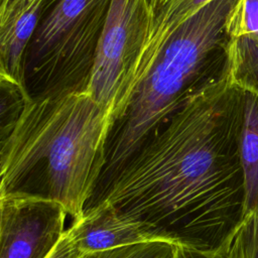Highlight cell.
<instances>
[{
    "instance_id": "1",
    "label": "cell",
    "mask_w": 258,
    "mask_h": 258,
    "mask_svg": "<svg viewBox=\"0 0 258 258\" xmlns=\"http://www.w3.org/2000/svg\"><path fill=\"white\" fill-rule=\"evenodd\" d=\"M243 120L244 91L226 72L185 99L105 202L155 241L227 253L244 217Z\"/></svg>"
},
{
    "instance_id": "2",
    "label": "cell",
    "mask_w": 258,
    "mask_h": 258,
    "mask_svg": "<svg viewBox=\"0 0 258 258\" xmlns=\"http://www.w3.org/2000/svg\"><path fill=\"white\" fill-rule=\"evenodd\" d=\"M112 127L110 114L87 91L31 97L1 139L0 197L56 202L80 219Z\"/></svg>"
},
{
    "instance_id": "3",
    "label": "cell",
    "mask_w": 258,
    "mask_h": 258,
    "mask_svg": "<svg viewBox=\"0 0 258 258\" xmlns=\"http://www.w3.org/2000/svg\"><path fill=\"white\" fill-rule=\"evenodd\" d=\"M239 0H213L166 43L131 93L110 131L104 163L84 212L103 204L132 157L178 110L185 99L227 72L230 22Z\"/></svg>"
},
{
    "instance_id": "4",
    "label": "cell",
    "mask_w": 258,
    "mask_h": 258,
    "mask_svg": "<svg viewBox=\"0 0 258 258\" xmlns=\"http://www.w3.org/2000/svg\"><path fill=\"white\" fill-rule=\"evenodd\" d=\"M111 1H46L25 52L31 97L87 91Z\"/></svg>"
},
{
    "instance_id": "5",
    "label": "cell",
    "mask_w": 258,
    "mask_h": 258,
    "mask_svg": "<svg viewBox=\"0 0 258 258\" xmlns=\"http://www.w3.org/2000/svg\"><path fill=\"white\" fill-rule=\"evenodd\" d=\"M150 23L148 0L111 1L87 92L110 114L113 126L121 117L129 81Z\"/></svg>"
},
{
    "instance_id": "6",
    "label": "cell",
    "mask_w": 258,
    "mask_h": 258,
    "mask_svg": "<svg viewBox=\"0 0 258 258\" xmlns=\"http://www.w3.org/2000/svg\"><path fill=\"white\" fill-rule=\"evenodd\" d=\"M0 258H48L67 229L58 203L0 197Z\"/></svg>"
},
{
    "instance_id": "7",
    "label": "cell",
    "mask_w": 258,
    "mask_h": 258,
    "mask_svg": "<svg viewBox=\"0 0 258 258\" xmlns=\"http://www.w3.org/2000/svg\"><path fill=\"white\" fill-rule=\"evenodd\" d=\"M47 0H1L0 79L27 90L24 60Z\"/></svg>"
},
{
    "instance_id": "8",
    "label": "cell",
    "mask_w": 258,
    "mask_h": 258,
    "mask_svg": "<svg viewBox=\"0 0 258 258\" xmlns=\"http://www.w3.org/2000/svg\"><path fill=\"white\" fill-rule=\"evenodd\" d=\"M68 230L84 254L155 241L107 202L75 220Z\"/></svg>"
},
{
    "instance_id": "9",
    "label": "cell",
    "mask_w": 258,
    "mask_h": 258,
    "mask_svg": "<svg viewBox=\"0 0 258 258\" xmlns=\"http://www.w3.org/2000/svg\"><path fill=\"white\" fill-rule=\"evenodd\" d=\"M213 0H165L162 6L154 14L148 34L135 63L129 81L128 91L124 102L126 107L129 97L139 82L150 70L166 43L173 34L201 9ZM122 117V116H121ZM120 117V118H121Z\"/></svg>"
},
{
    "instance_id": "10",
    "label": "cell",
    "mask_w": 258,
    "mask_h": 258,
    "mask_svg": "<svg viewBox=\"0 0 258 258\" xmlns=\"http://www.w3.org/2000/svg\"><path fill=\"white\" fill-rule=\"evenodd\" d=\"M240 152L245 184V216L258 209V96L245 91Z\"/></svg>"
},
{
    "instance_id": "11",
    "label": "cell",
    "mask_w": 258,
    "mask_h": 258,
    "mask_svg": "<svg viewBox=\"0 0 258 258\" xmlns=\"http://www.w3.org/2000/svg\"><path fill=\"white\" fill-rule=\"evenodd\" d=\"M227 74L236 87L258 96V38H231L228 46Z\"/></svg>"
},
{
    "instance_id": "12",
    "label": "cell",
    "mask_w": 258,
    "mask_h": 258,
    "mask_svg": "<svg viewBox=\"0 0 258 258\" xmlns=\"http://www.w3.org/2000/svg\"><path fill=\"white\" fill-rule=\"evenodd\" d=\"M227 255L229 258H258V209L243 217L231 239Z\"/></svg>"
},
{
    "instance_id": "13",
    "label": "cell",
    "mask_w": 258,
    "mask_h": 258,
    "mask_svg": "<svg viewBox=\"0 0 258 258\" xmlns=\"http://www.w3.org/2000/svg\"><path fill=\"white\" fill-rule=\"evenodd\" d=\"M1 88V139L12 129L26 103L31 99L28 91L4 79Z\"/></svg>"
},
{
    "instance_id": "14",
    "label": "cell",
    "mask_w": 258,
    "mask_h": 258,
    "mask_svg": "<svg viewBox=\"0 0 258 258\" xmlns=\"http://www.w3.org/2000/svg\"><path fill=\"white\" fill-rule=\"evenodd\" d=\"M174 245L163 241H148L88 253L83 258H172Z\"/></svg>"
},
{
    "instance_id": "15",
    "label": "cell",
    "mask_w": 258,
    "mask_h": 258,
    "mask_svg": "<svg viewBox=\"0 0 258 258\" xmlns=\"http://www.w3.org/2000/svg\"><path fill=\"white\" fill-rule=\"evenodd\" d=\"M231 37L258 38V0H239L230 22Z\"/></svg>"
},
{
    "instance_id": "16",
    "label": "cell",
    "mask_w": 258,
    "mask_h": 258,
    "mask_svg": "<svg viewBox=\"0 0 258 258\" xmlns=\"http://www.w3.org/2000/svg\"><path fill=\"white\" fill-rule=\"evenodd\" d=\"M85 254L79 249L67 229L59 243L48 258H83Z\"/></svg>"
},
{
    "instance_id": "17",
    "label": "cell",
    "mask_w": 258,
    "mask_h": 258,
    "mask_svg": "<svg viewBox=\"0 0 258 258\" xmlns=\"http://www.w3.org/2000/svg\"><path fill=\"white\" fill-rule=\"evenodd\" d=\"M172 258H229L224 251H203L174 245Z\"/></svg>"
},
{
    "instance_id": "18",
    "label": "cell",
    "mask_w": 258,
    "mask_h": 258,
    "mask_svg": "<svg viewBox=\"0 0 258 258\" xmlns=\"http://www.w3.org/2000/svg\"><path fill=\"white\" fill-rule=\"evenodd\" d=\"M165 0H150L149 2V11L151 15V19L153 18L154 14L158 11V9L162 6Z\"/></svg>"
},
{
    "instance_id": "19",
    "label": "cell",
    "mask_w": 258,
    "mask_h": 258,
    "mask_svg": "<svg viewBox=\"0 0 258 258\" xmlns=\"http://www.w3.org/2000/svg\"><path fill=\"white\" fill-rule=\"evenodd\" d=\"M149 2H150V0H148V3H149Z\"/></svg>"
}]
</instances>
